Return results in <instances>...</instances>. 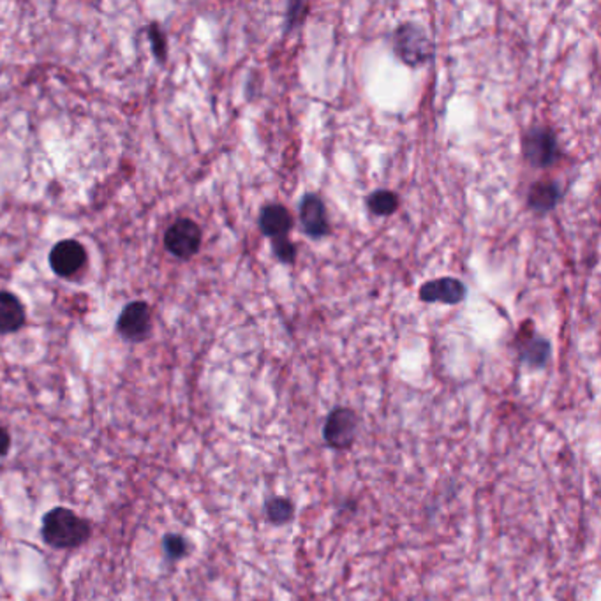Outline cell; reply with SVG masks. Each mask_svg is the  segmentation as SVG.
Here are the masks:
<instances>
[{
  "label": "cell",
  "instance_id": "obj_1",
  "mask_svg": "<svg viewBox=\"0 0 601 601\" xmlns=\"http://www.w3.org/2000/svg\"><path fill=\"white\" fill-rule=\"evenodd\" d=\"M89 524L74 512L65 508L51 510L42 520V536L51 547H78L89 538Z\"/></svg>",
  "mask_w": 601,
  "mask_h": 601
},
{
  "label": "cell",
  "instance_id": "obj_2",
  "mask_svg": "<svg viewBox=\"0 0 601 601\" xmlns=\"http://www.w3.org/2000/svg\"><path fill=\"white\" fill-rule=\"evenodd\" d=\"M394 51L405 65L420 67L430 60L434 48L427 32L418 23L405 21L394 32Z\"/></svg>",
  "mask_w": 601,
  "mask_h": 601
},
{
  "label": "cell",
  "instance_id": "obj_3",
  "mask_svg": "<svg viewBox=\"0 0 601 601\" xmlns=\"http://www.w3.org/2000/svg\"><path fill=\"white\" fill-rule=\"evenodd\" d=\"M524 159L540 170L551 168L559 159V145L556 133L549 127L536 126L531 127L522 140Z\"/></svg>",
  "mask_w": 601,
  "mask_h": 601
},
{
  "label": "cell",
  "instance_id": "obj_4",
  "mask_svg": "<svg viewBox=\"0 0 601 601\" xmlns=\"http://www.w3.org/2000/svg\"><path fill=\"white\" fill-rule=\"evenodd\" d=\"M358 425H360V418L353 409L350 407L334 409L328 414L325 421V428H323L327 444L335 450L350 448L357 439Z\"/></svg>",
  "mask_w": 601,
  "mask_h": 601
},
{
  "label": "cell",
  "instance_id": "obj_5",
  "mask_svg": "<svg viewBox=\"0 0 601 601\" xmlns=\"http://www.w3.org/2000/svg\"><path fill=\"white\" fill-rule=\"evenodd\" d=\"M165 245L175 258L181 259L193 258L200 250V226L191 219L175 220L165 235Z\"/></svg>",
  "mask_w": 601,
  "mask_h": 601
},
{
  "label": "cell",
  "instance_id": "obj_6",
  "mask_svg": "<svg viewBox=\"0 0 601 601\" xmlns=\"http://www.w3.org/2000/svg\"><path fill=\"white\" fill-rule=\"evenodd\" d=\"M418 293L420 300L427 304L457 305L466 298V286L455 277H441L425 282Z\"/></svg>",
  "mask_w": 601,
  "mask_h": 601
},
{
  "label": "cell",
  "instance_id": "obj_7",
  "mask_svg": "<svg viewBox=\"0 0 601 601\" xmlns=\"http://www.w3.org/2000/svg\"><path fill=\"white\" fill-rule=\"evenodd\" d=\"M300 222L311 238H323L330 235L327 206L318 195H305L300 201Z\"/></svg>",
  "mask_w": 601,
  "mask_h": 601
},
{
  "label": "cell",
  "instance_id": "obj_8",
  "mask_svg": "<svg viewBox=\"0 0 601 601\" xmlns=\"http://www.w3.org/2000/svg\"><path fill=\"white\" fill-rule=\"evenodd\" d=\"M87 259V252L83 245L76 240H64L57 243L50 252V265L55 274L62 277L74 275Z\"/></svg>",
  "mask_w": 601,
  "mask_h": 601
},
{
  "label": "cell",
  "instance_id": "obj_9",
  "mask_svg": "<svg viewBox=\"0 0 601 601\" xmlns=\"http://www.w3.org/2000/svg\"><path fill=\"white\" fill-rule=\"evenodd\" d=\"M119 332L127 341H143L150 332V311L145 302L129 304L119 318Z\"/></svg>",
  "mask_w": 601,
  "mask_h": 601
},
{
  "label": "cell",
  "instance_id": "obj_10",
  "mask_svg": "<svg viewBox=\"0 0 601 601\" xmlns=\"http://www.w3.org/2000/svg\"><path fill=\"white\" fill-rule=\"evenodd\" d=\"M520 358L531 367H543L551 358V343L535 332L533 323H526L519 332Z\"/></svg>",
  "mask_w": 601,
  "mask_h": 601
},
{
  "label": "cell",
  "instance_id": "obj_11",
  "mask_svg": "<svg viewBox=\"0 0 601 601\" xmlns=\"http://www.w3.org/2000/svg\"><path fill=\"white\" fill-rule=\"evenodd\" d=\"M293 227V217L284 204H266L259 213V229L265 236L277 240L286 238Z\"/></svg>",
  "mask_w": 601,
  "mask_h": 601
},
{
  "label": "cell",
  "instance_id": "obj_12",
  "mask_svg": "<svg viewBox=\"0 0 601 601\" xmlns=\"http://www.w3.org/2000/svg\"><path fill=\"white\" fill-rule=\"evenodd\" d=\"M561 200V189L552 181H538L528 191V204L538 213L551 212Z\"/></svg>",
  "mask_w": 601,
  "mask_h": 601
},
{
  "label": "cell",
  "instance_id": "obj_13",
  "mask_svg": "<svg viewBox=\"0 0 601 601\" xmlns=\"http://www.w3.org/2000/svg\"><path fill=\"white\" fill-rule=\"evenodd\" d=\"M25 323V311L21 302L11 293H0V332L11 334Z\"/></svg>",
  "mask_w": 601,
  "mask_h": 601
},
{
  "label": "cell",
  "instance_id": "obj_14",
  "mask_svg": "<svg viewBox=\"0 0 601 601\" xmlns=\"http://www.w3.org/2000/svg\"><path fill=\"white\" fill-rule=\"evenodd\" d=\"M367 206L374 215H380V217L392 215L399 208V196L394 191L380 189V191H374L373 195H369Z\"/></svg>",
  "mask_w": 601,
  "mask_h": 601
},
{
  "label": "cell",
  "instance_id": "obj_15",
  "mask_svg": "<svg viewBox=\"0 0 601 601\" xmlns=\"http://www.w3.org/2000/svg\"><path fill=\"white\" fill-rule=\"evenodd\" d=\"M293 517V503L286 497H274L266 503V519L274 526L288 524Z\"/></svg>",
  "mask_w": 601,
  "mask_h": 601
},
{
  "label": "cell",
  "instance_id": "obj_16",
  "mask_svg": "<svg viewBox=\"0 0 601 601\" xmlns=\"http://www.w3.org/2000/svg\"><path fill=\"white\" fill-rule=\"evenodd\" d=\"M272 249L277 259L284 265H293L297 259V245L286 236V238H277L272 240Z\"/></svg>",
  "mask_w": 601,
  "mask_h": 601
},
{
  "label": "cell",
  "instance_id": "obj_17",
  "mask_svg": "<svg viewBox=\"0 0 601 601\" xmlns=\"http://www.w3.org/2000/svg\"><path fill=\"white\" fill-rule=\"evenodd\" d=\"M165 549H166L168 556H170V558H173V559H179V558H182V556L186 554V551H188V547H186V540H184L182 536H177V535H170V536H166V540H165Z\"/></svg>",
  "mask_w": 601,
  "mask_h": 601
},
{
  "label": "cell",
  "instance_id": "obj_18",
  "mask_svg": "<svg viewBox=\"0 0 601 601\" xmlns=\"http://www.w3.org/2000/svg\"><path fill=\"white\" fill-rule=\"evenodd\" d=\"M9 444H11V437H9V434H7L4 428H0V457L7 453V450H9Z\"/></svg>",
  "mask_w": 601,
  "mask_h": 601
}]
</instances>
